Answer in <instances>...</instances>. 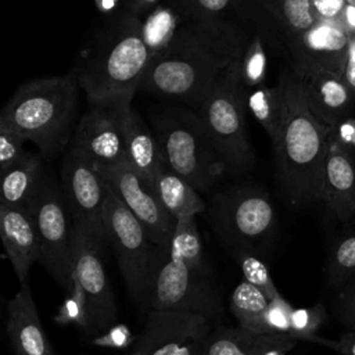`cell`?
<instances>
[{"instance_id":"obj_22","label":"cell","mask_w":355,"mask_h":355,"mask_svg":"<svg viewBox=\"0 0 355 355\" xmlns=\"http://www.w3.org/2000/svg\"><path fill=\"white\" fill-rule=\"evenodd\" d=\"M44 176L42 158L26 151L17 164L1 172L0 205L29 208L42 187Z\"/></svg>"},{"instance_id":"obj_14","label":"cell","mask_w":355,"mask_h":355,"mask_svg":"<svg viewBox=\"0 0 355 355\" xmlns=\"http://www.w3.org/2000/svg\"><path fill=\"white\" fill-rule=\"evenodd\" d=\"M351 47L349 35L334 22H318L288 50L290 69L302 78L316 72L343 76Z\"/></svg>"},{"instance_id":"obj_9","label":"cell","mask_w":355,"mask_h":355,"mask_svg":"<svg viewBox=\"0 0 355 355\" xmlns=\"http://www.w3.org/2000/svg\"><path fill=\"white\" fill-rule=\"evenodd\" d=\"M104 223L107 240L115 250L129 294L135 301L146 305L159 245L150 239L143 225L125 207L108 183L104 204Z\"/></svg>"},{"instance_id":"obj_44","label":"cell","mask_w":355,"mask_h":355,"mask_svg":"<svg viewBox=\"0 0 355 355\" xmlns=\"http://www.w3.org/2000/svg\"><path fill=\"white\" fill-rule=\"evenodd\" d=\"M337 25H340L348 35L351 39H355V7L351 6L349 3H347L345 8L343 10Z\"/></svg>"},{"instance_id":"obj_6","label":"cell","mask_w":355,"mask_h":355,"mask_svg":"<svg viewBox=\"0 0 355 355\" xmlns=\"http://www.w3.org/2000/svg\"><path fill=\"white\" fill-rule=\"evenodd\" d=\"M166 165L197 190H208L226 169L197 111L166 105L150 112Z\"/></svg>"},{"instance_id":"obj_47","label":"cell","mask_w":355,"mask_h":355,"mask_svg":"<svg viewBox=\"0 0 355 355\" xmlns=\"http://www.w3.org/2000/svg\"><path fill=\"white\" fill-rule=\"evenodd\" d=\"M150 354V348H148V344L139 337L137 340V345H136V351L130 355H148Z\"/></svg>"},{"instance_id":"obj_19","label":"cell","mask_w":355,"mask_h":355,"mask_svg":"<svg viewBox=\"0 0 355 355\" xmlns=\"http://www.w3.org/2000/svg\"><path fill=\"white\" fill-rule=\"evenodd\" d=\"M7 309V334L15 355H55L40 323L28 282L21 283Z\"/></svg>"},{"instance_id":"obj_48","label":"cell","mask_w":355,"mask_h":355,"mask_svg":"<svg viewBox=\"0 0 355 355\" xmlns=\"http://www.w3.org/2000/svg\"><path fill=\"white\" fill-rule=\"evenodd\" d=\"M347 3H349L351 6H354V7H355V0H347Z\"/></svg>"},{"instance_id":"obj_41","label":"cell","mask_w":355,"mask_h":355,"mask_svg":"<svg viewBox=\"0 0 355 355\" xmlns=\"http://www.w3.org/2000/svg\"><path fill=\"white\" fill-rule=\"evenodd\" d=\"M311 4L318 22L337 24L347 6V0H311Z\"/></svg>"},{"instance_id":"obj_8","label":"cell","mask_w":355,"mask_h":355,"mask_svg":"<svg viewBox=\"0 0 355 355\" xmlns=\"http://www.w3.org/2000/svg\"><path fill=\"white\" fill-rule=\"evenodd\" d=\"M211 216L220 236L240 251L252 252L276 233L275 205L268 193L254 184H239L219 193Z\"/></svg>"},{"instance_id":"obj_4","label":"cell","mask_w":355,"mask_h":355,"mask_svg":"<svg viewBox=\"0 0 355 355\" xmlns=\"http://www.w3.org/2000/svg\"><path fill=\"white\" fill-rule=\"evenodd\" d=\"M76 85L72 73L26 82L3 107L0 126L33 141L44 155L57 154L69 139L78 104Z\"/></svg>"},{"instance_id":"obj_20","label":"cell","mask_w":355,"mask_h":355,"mask_svg":"<svg viewBox=\"0 0 355 355\" xmlns=\"http://www.w3.org/2000/svg\"><path fill=\"white\" fill-rule=\"evenodd\" d=\"M301 80L311 112L324 125L334 126L354 115L355 93L343 76L331 72H316Z\"/></svg>"},{"instance_id":"obj_35","label":"cell","mask_w":355,"mask_h":355,"mask_svg":"<svg viewBox=\"0 0 355 355\" xmlns=\"http://www.w3.org/2000/svg\"><path fill=\"white\" fill-rule=\"evenodd\" d=\"M293 309V305L282 294L269 300L268 308L265 311L266 331L288 334L291 327Z\"/></svg>"},{"instance_id":"obj_29","label":"cell","mask_w":355,"mask_h":355,"mask_svg":"<svg viewBox=\"0 0 355 355\" xmlns=\"http://www.w3.org/2000/svg\"><path fill=\"white\" fill-rule=\"evenodd\" d=\"M326 276L327 283L337 288L355 276V232L333 243L326 262Z\"/></svg>"},{"instance_id":"obj_38","label":"cell","mask_w":355,"mask_h":355,"mask_svg":"<svg viewBox=\"0 0 355 355\" xmlns=\"http://www.w3.org/2000/svg\"><path fill=\"white\" fill-rule=\"evenodd\" d=\"M135 340L136 338L133 333L129 330L126 324H112L103 334L92 338L93 344L111 349H125L129 345H132Z\"/></svg>"},{"instance_id":"obj_40","label":"cell","mask_w":355,"mask_h":355,"mask_svg":"<svg viewBox=\"0 0 355 355\" xmlns=\"http://www.w3.org/2000/svg\"><path fill=\"white\" fill-rule=\"evenodd\" d=\"M297 338L290 334L270 333L255 355H287L297 345Z\"/></svg>"},{"instance_id":"obj_24","label":"cell","mask_w":355,"mask_h":355,"mask_svg":"<svg viewBox=\"0 0 355 355\" xmlns=\"http://www.w3.org/2000/svg\"><path fill=\"white\" fill-rule=\"evenodd\" d=\"M140 19L141 35L153 61L169 47L184 17L171 3L161 1Z\"/></svg>"},{"instance_id":"obj_15","label":"cell","mask_w":355,"mask_h":355,"mask_svg":"<svg viewBox=\"0 0 355 355\" xmlns=\"http://www.w3.org/2000/svg\"><path fill=\"white\" fill-rule=\"evenodd\" d=\"M101 250L83 229L75 226L72 277L79 282L89 301L94 337L115 324L116 319V304L103 265Z\"/></svg>"},{"instance_id":"obj_18","label":"cell","mask_w":355,"mask_h":355,"mask_svg":"<svg viewBox=\"0 0 355 355\" xmlns=\"http://www.w3.org/2000/svg\"><path fill=\"white\" fill-rule=\"evenodd\" d=\"M0 234L18 280L28 282L31 266L40 261L39 236L29 209L0 205Z\"/></svg>"},{"instance_id":"obj_37","label":"cell","mask_w":355,"mask_h":355,"mask_svg":"<svg viewBox=\"0 0 355 355\" xmlns=\"http://www.w3.org/2000/svg\"><path fill=\"white\" fill-rule=\"evenodd\" d=\"M334 311L337 319L348 330H355V276L338 287Z\"/></svg>"},{"instance_id":"obj_1","label":"cell","mask_w":355,"mask_h":355,"mask_svg":"<svg viewBox=\"0 0 355 355\" xmlns=\"http://www.w3.org/2000/svg\"><path fill=\"white\" fill-rule=\"evenodd\" d=\"M250 37L233 19H183L169 47L150 62L139 90L194 105L244 53Z\"/></svg>"},{"instance_id":"obj_13","label":"cell","mask_w":355,"mask_h":355,"mask_svg":"<svg viewBox=\"0 0 355 355\" xmlns=\"http://www.w3.org/2000/svg\"><path fill=\"white\" fill-rule=\"evenodd\" d=\"M100 173L125 207L143 225L150 239L157 245L168 244L175 229L176 218L164 208L155 191L141 176L128 162L100 169Z\"/></svg>"},{"instance_id":"obj_26","label":"cell","mask_w":355,"mask_h":355,"mask_svg":"<svg viewBox=\"0 0 355 355\" xmlns=\"http://www.w3.org/2000/svg\"><path fill=\"white\" fill-rule=\"evenodd\" d=\"M245 105L268 133L272 144L276 141L283 119V93L279 83L273 87L266 83L245 89Z\"/></svg>"},{"instance_id":"obj_34","label":"cell","mask_w":355,"mask_h":355,"mask_svg":"<svg viewBox=\"0 0 355 355\" xmlns=\"http://www.w3.org/2000/svg\"><path fill=\"white\" fill-rule=\"evenodd\" d=\"M239 263L245 282L258 287L266 294L269 300L279 295V290L275 286L269 269L263 261L250 251H239Z\"/></svg>"},{"instance_id":"obj_33","label":"cell","mask_w":355,"mask_h":355,"mask_svg":"<svg viewBox=\"0 0 355 355\" xmlns=\"http://www.w3.org/2000/svg\"><path fill=\"white\" fill-rule=\"evenodd\" d=\"M327 320V311L322 304L294 308L291 312L290 336L297 340L311 341Z\"/></svg>"},{"instance_id":"obj_3","label":"cell","mask_w":355,"mask_h":355,"mask_svg":"<svg viewBox=\"0 0 355 355\" xmlns=\"http://www.w3.org/2000/svg\"><path fill=\"white\" fill-rule=\"evenodd\" d=\"M150 62L140 17L123 11L101 35L96 50L75 76L90 104L132 103Z\"/></svg>"},{"instance_id":"obj_30","label":"cell","mask_w":355,"mask_h":355,"mask_svg":"<svg viewBox=\"0 0 355 355\" xmlns=\"http://www.w3.org/2000/svg\"><path fill=\"white\" fill-rule=\"evenodd\" d=\"M237 68H239L240 80L245 89H250L266 82L268 55H266L262 33L259 31L250 37V42L244 53L237 60Z\"/></svg>"},{"instance_id":"obj_45","label":"cell","mask_w":355,"mask_h":355,"mask_svg":"<svg viewBox=\"0 0 355 355\" xmlns=\"http://www.w3.org/2000/svg\"><path fill=\"white\" fill-rule=\"evenodd\" d=\"M343 79L348 87L355 93V39H351L348 60L343 72Z\"/></svg>"},{"instance_id":"obj_2","label":"cell","mask_w":355,"mask_h":355,"mask_svg":"<svg viewBox=\"0 0 355 355\" xmlns=\"http://www.w3.org/2000/svg\"><path fill=\"white\" fill-rule=\"evenodd\" d=\"M284 110L280 130L272 144L277 176L294 205L320 201L330 126L309 110L302 80L290 69L279 78Z\"/></svg>"},{"instance_id":"obj_32","label":"cell","mask_w":355,"mask_h":355,"mask_svg":"<svg viewBox=\"0 0 355 355\" xmlns=\"http://www.w3.org/2000/svg\"><path fill=\"white\" fill-rule=\"evenodd\" d=\"M184 18L194 21H216L229 18L233 10L241 11L244 0H166Z\"/></svg>"},{"instance_id":"obj_31","label":"cell","mask_w":355,"mask_h":355,"mask_svg":"<svg viewBox=\"0 0 355 355\" xmlns=\"http://www.w3.org/2000/svg\"><path fill=\"white\" fill-rule=\"evenodd\" d=\"M54 320L61 326L73 323L89 337H94L93 318L89 301L82 286L75 277H72V287L69 290V295L64 300L62 305L54 316Z\"/></svg>"},{"instance_id":"obj_42","label":"cell","mask_w":355,"mask_h":355,"mask_svg":"<svg viewBox=\"0 0 355 355\" xmlns=\"http://www.w3.org/2000/svg\"><path fill=\"white\" fill-rule=\"evenodd\" d=\"M311 343L329 347L330 349L341 355H355V330H348L340 336L337 340H327L319 336H315Z\"/></svg>"},{"instance_id":"obj_5","label":"cell","mask_w":355,"mask_h":355,"mask_svg":"<svg viewBox=\"0 0 355 355\" xmlns=\"http://www.w3.org/2000/svg\"><path fill=\"white\" fill-rule=\"evenodd\" d=\"M245 87L237 61L229 65L202 97L197 114L227 173L241 175L257 161L245 132Z\"/></svg>"},{"instance_id":"obj_17","label":"cell","mask_w":355,"mask_h":355,"mask_svg":"<svg viewBox=\"0 0 355 355\" xmlns=\"http://www.w3.org/2000/svg\"><path fill=\"white\" fill-rule=\"evenodd\" d=\"M320 201L338 222L355 216V153L329 141Z\"/></svg>"},{"instance_id":"obj_16","label":"cell","mask_w":355,"mask_h":355,"mask_svg":"<svg viewBox=\"0 0 355 355\" xmlns=\"http://www.w3.org/2000/svg\"><path fill=\"white\" fill-rule=\"evenodd\" d=\"M211 323L196 313L150 311L140 338L148 344V355H198Z\"/></svg>"},{"instance_id":"obj_28","label":"cell","mask_w":355,"mask_h":355,"mask_svg":"<svg viewBox=\"0 0 355 355\" xmlns=\"http://www.w3.org/2000/svg\"><path fill=\"white\" fill-rule=\"evenodd\" d=\"M194 218L183 216L176 219L168 247L173 255L180 258L191 269L209 276V268L204 258L202 243Z\"/></svg>"},{"instance_id":"obj_10","label":"cell","mask_w":355,"mask_h":355,"mask_svg":"<svg viewBox=\"0 0 355 355\" xmlns=\"http://www.w3.org/2000/svg\"><path fill=\"white\" fill-rule=\"evenodd\" d=\"M40 243V262L60 286L72 287L75 225L64 201L61 187L44 176L42 187L29 205Z\"/></svg>"},{"instance_id":"obj_43","label":"cell","mask_w":355,"mask_h":355,"mask_svg":"<svg viewBox=\"0 0 355 355\" xmlns=\"http://www.w3.org/2000/svg\"><path fill=\"white\" fill-rule=\"evenodd\" d=\"M162 0H125V11H129L137 17H144Z\"/></svg>"},{"instance_id":"obj_11","label":"cell","mask_w":355,"mask_h":355,"mask_svg":"<svg viewBox=\"0 0 355 355\" xmlns=\"http://www.w3.org/2000/svg\"><path fill=\"white\" fill-rule=\"evenodd\" d=\"M60 187L73 225L83 229L103 248L107 240L104 223L107 182L73 146L62 161Z\"/></svg>"},{"instance_id":"obj_23","label":"cell","mask_w":355,"mask_h":355,"mask_svg":"<svg viewBox=\"0 0 355 355\" xmlns=\"http://www.w3.org/2000/svg\"><path fill=\"white\" fill-rule=\"evenodd\" d=\"M154 191L164 208L176 219L196 216L205 209V202L198 190L172 171L166 162L159 168L154 179Z\"/></svg>"},{"instance_id":"obj_39","label":"cell","mask_w":355,"mask_h":355,"mask_svg":"<svg viewBox=\"0 0 355 355\" xmlns=\"http://www.w3.org/2000/svg\"><path fill=\"white\" fill-rule=\"evenodd\" d=\"M329 141L355 153V116H347L334 126H330Z\"/></svg>"},{"instance_id":"obj_25","label":"cell","mask_w":355,"mask_h":355,"mask_svg":"<svg viewBox=\"0 0 355 355\" xmlns=\"http://www.w3.org/2000/svg\"><path fill=\"white\" fill-rule=\"evenodd\" d=\"M270 333H255L241 326L211 330L198 355H255Z\"/></svg>"},{"instance_id":"obj_36","label":"cell","mask_w":355,"mask_h":355,"mask_svg":"<svg viewBox=\"0 0 355 355\" xmlns=\"http://www.w3.org/2000/svg\"><path fill=\"white\" fill-rule=\"evenodd\" d=\"M26 140L14 130L0 126V172L7 171L17 164L26 153L24 143Z\"/></svg>"},{"instance_id":"obj_21","label":"cell","mask_w":355,"mask_h":355,"mask_svg":"<svg viewBox=\"0 0 355 355\" xmlns=\"http://www.w3.org/2000/svg\"><path fill=\"white\" fill-rule=\"evenodd\" d=\"M125 144L126 162L154 190V179L165 159L155 133L133 108L125 118Z\"/></svg>"},{"instance_id":"obj_12","label":"cell","mask_w":355,"mask_h":355,"mask_svg":"<svg viewBox=\"0 0 355 355\" xmlns=\"http://www.w3.org/2000/svg\"><path fill=\"white\" fill-rule=\"evenodd\" d=\"M132 103H94L76 128L73 147L98 171L126 162L125 118Z\"/></svg>"},{"instance_id":"obj_46","label":"cell","mask_w":355,"mask_h":355,"mask_svg":"<svg viewBox=\"0 0 355 355\" xmlns=\"http://www.w3.org/2000/svg\"><path fill=\"white\" fill-rule=\"evenodd\" d=\"M125 0H94L96 8L105 15L114 14Z\"/></svg>"},{"instance_id":"obj_7","label":"cell","mask_w":355,"mask_h":355,"mask_svg":"<svg viewBox=\"0 0 355 355\" xmlns=\"http://www.w3.org/2000/svg\"><path fill=\"white\" fill-rule=\"evenodd\" d=\"M144 306L150 311L196 313L211 322L222 312L219 293L209 276L191 269L171 252L168 244L158 247Z\"/></svg>"},{"instance_id":"obj_27","label":"cell","mask_w":355,"mask_h":355,"mask_svg":"<svg viewBox=\"0 0 355 355\" xmlns=\"http://www.w3.org/2000/svg\"><path fill=\"white\" fill-rule=\"evenodd\" d=\"M268 304L269 298L266 294L244 279L230 295V311L236 316L239 326L255 333H268L265 326Z\"/></svg>"}]
</instances>
